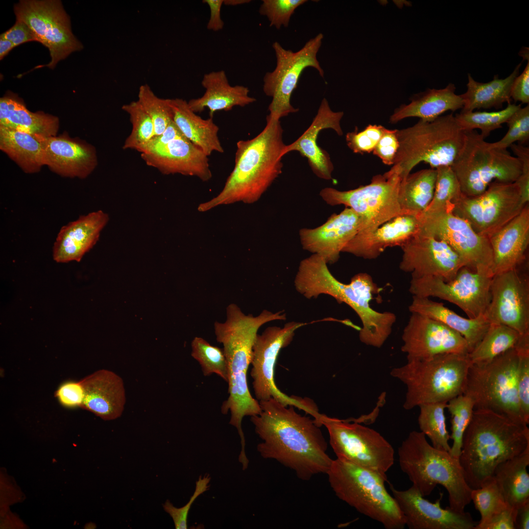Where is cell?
Returning a JSON list of instances; mask_svg holds the SVG:
<instances>
[{
    "instance_id": "6da1fadb",
    "label": "cell",
    "mask_w": 529,
    "mask_h": 529,
    "mask_svg": "<svg viewBox=\"0 0 529 529\" xmlns=\"http://www.w3.org/2000/svg\"><path fill=\"white\" fill-rule=\"evenodd\" d=\"M261 411L250 417L262 441L257 449L262 457L276 460L303 481L326 474L333 462L327 443L314 419L298 413L271 398L259 402Z\"/></svg>"
},
{
    "instance_id": "7a4b0ae2",
    "label": "cell",
    "mask_w": 529,
    "mask_h": 529,
    "mask_svg": "<svg viewBox=\"0 0 529 529\" xmlns=\"http://www.w3.org/2000/svg\"><path fill=\"white\" fill-rule=\"evenodd\" d=\"M265 127L252 139L237 143L235 166L222 190L199 205L200 212L237 202L252 204L260 199L281 174L286 145L280 120L266 116Z\"/></svg>"
},
{
    "instance_id": "3957f363",
    "label": "cell",
    "mask_w": 529,
    "mask_h": 529,
    "mask_svg": "<svg viewBox=\"0 0 529 529\" xmlns=\"http://www.w3.org/2000/svg\"><path fill=\"white\" fill-rule=\"evenodd\" d=\"M294 286L296 290L308 299L325 294L349 306L361 322L359 338L366 345L381 347L392 332L396 316L393 313L379 312L371 307L370 301L379 289L367 273L357 274L349 284L342 283L332 275L322 257L313 254L300 262Z\"/></svg>"
},
{
    "instance_id": "277c9868",
    "label": "cell",
    "mask_w": 529,
    "mask_h": 529,
    "mask_svg": "<svg viewBox=\"0 0 529 529\" xmlns=\"http://www.w3.org/2000/svg\"><path fill=\"white\" fill-rule=\"evenodd\" d=\"M528 447V425L490 410L474 409L458 458L468 485L472 489L480 487L499 464Z\"/></svg>"
},
{
    "instance_id": "5b68a950",
    "label": "cell",
    "mask_w": 529,
    "mask_h": 529,
    "mask_svg": "<svg viewBox=\"0 0 529 529\" xmlns=\"http://www.w3.org/2000/svg\"><path fill=\"white\" fill-rule=\"evenodd\" d=\"M398 454L401 470L423 497L441 485L448 494L449 506L465 511L471 502L472 489L466 481L458 458L434 448L423 433L415 431L410 432L402 442Z\"/></svg>"
},
{
    "instance_id": "8992f818",
    "label": "cell",
    "mask_w": 529,
    "mask_h": 529,
    "mask_svg": "<svg viewBox=\"0 0 529 529\" xmlns=\"http://www.w3.org/2000/svg\"><path fill=\"white\" fill-rule=\"evenodd\" d=\"M396 133L399 146L391 169L402 179L421 162L434 169L451 167L465 141V131L453 113L430 121L420 120L411 126L397 129Z\"/></svg>"
},
{
    "instance_id": "52a82bcc",
    "label": "cell",
    "mask_w": 529,
    "mask_h": 529,
    "mask_svg": "<svg viewBox=\"0 0 529 529\" xmlns=\"http://www.w3.org/2000/svg\"><path fill=\"white\" fill-rule=\"evenodd\" d=\"M470 364L468 354L446 353L407 361L392 368L390 374L406 385L403 408L410 410L463 394Z\"/></svg>"
},
{
    "instance_id": "ba28073f",
    "label": "cell",
    "mask_w": 529,
    "mask_h": 529,
    "mask_svg": "<svg viewBox=\"0 0 529 529\" xmlns=\"http://www.w3.org/2000/svg\"><path fill=\"white\" fill-rule=\"evenodd\" d=\"M336 496L386 529H403L405 517L385 485L387 481L372 471L337 458L327 472Z\"/></svg>"
},
{
    "instance_id": "9c48e42d",
    "label": "cell",
    "mask_w": 529,
    "mask_h": 529,
    "mask_svg": "<svg viewBox=\"0 0 529 529\" xmlns=\"http://www.w3.org/2000/svg\"><path fill=\"white\" fill-rule=\"evenodd\" d=\"M518 356L512 348L488 362L471 364L463 394L474 409H488L527 425L520 410L516 386Z\"/></svg>"
},
{
    "instance_id": "30bf717a",
    "label": "cell",
    "mask_w": 529,
    "mask_h": 529,
    "mask_svg": "<svg viewBox=\"0 0 529 529\" xmlns=\"http://www.w3.org/2000/svg\"><path fill=\"white\" fill-rule=\"evenodd\" d=\"M465 133L463 147L451 166L463 194L480 195L494 181L515 182L522 170L516 157L507 149L491 147L475 130Z\"/></svg>"
},
{
    "instance_id": "8fae6325",
    "label": "cell",
    "mask_w": 529,
    "mask_h": 529,
    "mask_svg": "<svg viewBox=\"0 0 529 529\" xmlns=\"http://www.w3.org/2000/svg\"><path fill=\"white\" fill-rule=\"evenodd\" d=\"M401 180L390 169L383 174L374 176L367 185L345 191L325 188L320 195L330 205L342 204L353 209L361 220L358 233H367L398 216L404 215L398 200Z\"/></svg>"
},
{
    "instance_id": "7c38bea8",
    "label": "cell",
    "mask_w": 529,
    "mask_h": 529,
    "mask_svg": "<svg viewBox=\"0 0 529 529\" xmlns=\"http://www.w3.org/2000/svg\"><path fill=\"white\" fill-rule=\"evenodd\" d=\"M320 423L328 430L337 458L375 472L387 481L386 473L394 463L395 452L379 433L354 419L341 420L324 414Z\"/></svg>"
},
{
    "instance_id": "4fadbf2b",
    "label": "cell",
    "mask_w": 529,
    "mask_h": 529,
    "mask_svg": "<svg viewBox=\"0 0 529 529\" xmlns=\"http://www.w3.org/2000/svg\"><path fill=\"white\" fill-rule=\"evenodd\" d=\"M305 324L291 321L283 328L268 327L262 334H258L253 347L250 375L255 398L259 402L272 398L285 406H292L315 417L319 411L313 400L286 395L277 387L274 380L275 366L280 351L290 344L295 331Z\"/></svg>"
},
{
    "instance_id": "5bb4252c",
    "label": "cell",
    "mask_w": 529,
    "mask_h": 529,
    "mask_svg": "<svg viewBox=\"0 0 529 529\" xmlns=\"http://www.w3.org/2000/svg\"><path fill=\"white\" fill-rule=\"evenodd\" d=\"M323 39V35L320 33L296 52L285 49L277 42L273 44L276 66L272 72H266L263 79V91L267 96L272 97L268 108L269 116L280 120L298 111V109L291 105L290 98L306 68L315 69L324 77V71L317 59Z\"/></svg>"
},
{
    "instance_id": "9a60e30c",
    "label": "cell",
    "mask_w": 529,
    "mask_h": 529,
    "mask_svg": "<svg viewBox=\"0 0 529 529\" xmlns=\"http://www.w3.org/2000/svg\"><path fill=\"white\" fill-rule=\"evenodd\" d=\"M452 204L454 215L466 220L477 233L488 238L520 214L526 205L515 182L497 181L492 182L481 194H462Z\"/></svg>"
},
{
    "instance_id": "2e32d148",
    "label": "cell",
    "mask_w": 529,
    "mask_h": 529,
    "mask_svg": "<svg viewBox=\"0 0 529 529\" xmlns=\"http://www.w3.org/2000/svg\"><path fill=\"white\" fill-rule=\"evenodd\" d=\"M453 204L417 216L418 233L447 243L471 270H492L493 253L487 237L477 233L465 219L453 213Z\"/></svg>"
},
{
    "instance_id": "e0dca14e",
    "label": "cell",
    "mask_w": 529,
    "mask_h": 529,
    "mask_svg": "<svg viewBox=\"0 0 529 529\" xmlns=\"http://www.w3.org/2000/svg\"><path fill=\"white\" fill-rule=\"evenodd\" d=\"M493 276L490 269L473 270L463 266L450 281L436 276L412 278L409 291L413 296L447 301L460 308L468 318H475L483 314L489 304Z\"/></svg>"
},
{
    "instance_id": "ac0fdd59",
    "label": "cell",
    "mask_w": 529,
    "mask_h": 529,
    "mask_svg": "<svg viewBox=\"0 0 529 529\" xmlns=\"http://www.w3.org/2000/svg\"><path fill=\"white\" fill-rule=\"evenodd\" d=\"M14 9L16 19L25 23L37 42L48 49L51 61L44 66L53 69L59 61L83 48L72 32L70 18L61 1L22 0Z\"/></svg>"
},
{
    "instance_id": "d6986e66",
    "label": "cell",
    "mask_w": 529,
    "mask_h": 529,
    "mask_svg": "<svg viewBox=\"0 0 529 529\" xmlns=\"http://www.w3.org/2000/svg\"><path fill=\"white\" fill-rule=\"evenodd\" d=\"M483 315L490 324H502L521 335L529 334V280L518 268L494 275L491 299Z\"/></svg>"
},
{
    "instance_id": "ffe728a7",
    "label": "cell",
    "mask_w": 529,
    "mask_h": 529,
    "mask_svg": "<svg viewBox=\"0 0 529 529\" xmlns=\"http://www.w3.org/2000/svg\"><path fill=\"white\" fill-rule=\"evenodd\" d=\"M401 351L408 361L428 359L446 353L467 354L465 338L441 322L416 313H411L405 327Z\"/></svg>"
},
{
    "instance_id": "44dd1931",
    "label": "cell",
    "mask_w": 529,
    "mask_h": 529,
    "mask_svg": "<svg viewBox=\"0 0 529 529\" xmlns=\"http://www.w3.org/2000/svg\"><path fill=\"white\" fill-rule=\"evenodd\" d=\"M401 270L412 278L436 276L445 281L453 279L464 264L445 242L417 233L402 246Z\"/></svg>"
},
{
    "instance_id": "7402d4cb",
    "label": "cell",
    "mask_w": 529,
    "mask_h": 529,
    "mask_svg": "<svg viewBox=\"0 0 529 529\" xmlns=\"http://www.w3.org/2000/svg\"><path fill=\"white\" fill-rule=\"evenodd\" d=\"M390 489L409 529H475L478 522L470 513L441 506L442 495L435 503L424 498L414 487Z\"/></svg>"
},
{
    "instance_id": "603a6c76",
    "label": "cell",
    "mask_w": 529,
    "mask_h": 529,
    "mask_svg": "<svg viewBox=\"0 0 529 529\" xmlns=\"http://www.w3.org/2000/svg\"><path fill=\"white\" fill-rule=\"evenodd\" d=\"M361 227L360 216L350 208L332 215L322 225L299 231L304 249L322 257L327 264H334L340 252L358 233Z\"/></svg>"
},
{
    "instance_id": "cb8c5ba5",
    "label": "cell",
    "mask_w": 529,
    "mask_h": 529,
    "mask_svg": "<svg viewBox=\"0 0 529 529\" xmlns=\"http://www.w3.org/2000/svg\"><path fill=\"white\" fill-rule=\"evenodd\" d=\"M43 150L44 165L59 175L84 179L97 165L96 148L64 132L58 136L36 137Z\"/></svg>"
},
{
    "instance_id": "d4e9b609",
    "label": "cell",
    "mask_w": 529,
    "mask_h": 529,
    "mask_svg": "<svg viewBox=\"0 0 529 529\" xmlns=\"http://www.w3.org/2000/svg\"><path fill=\"white\" fill-rule=\"evenodd\" d=\"M141 157L147 165L164 174L192 176L203 182L212 177L208 156L186 138L141 153Z\"/></svg>"
},
{
    "instance_id": "484cf974",
    "label": "cell",
    "mask_w": 529,
    "mask_h": 529,
    "mask_svg": "<svg viewBox=\"0 0 529 529\" xmlns=\"http://www.w3.org/2000/svg\"><path fill=\"white\" fill-rule=\"evenodd\" d=\"M343 114L342 111H332L327 99L324 98L309 128L293 143L286 145L283 155L293 151H298L307 159L317 176L325 180L331 179L333 164L328 153L318 145L317 140L320 132L325 129H332L342 136L340 120Z\"/></svg>"
},
{
    "instance_id": "4316f807",
    "label": "cell",
    "mask_w": 529,
    "mask_h": 529,
    "mask_svg": "<svg viewBox=\"0 0 529 529\" xmlns=\"http://www.w3.org/2000/svg\"><path fill=\"white\" fill-rule=\"evenodd\" d=\"M109 220L102 211L80 216L63 226L53 247V258L57 263L80 262L97 241L100 232Z\"/></svg>"
},
{
    "instance_id": "83f0119b",
    "label": "cell",
    "mask_w": 529,
    "mask_h": 529,
    "mask_svg": "<svg viewBox=\"0 0 529 529\" xmlns=\"http://www.w3.org/2000/svg\"><path fill=\"white\" fill-rule=\"evenodd\" d=\"M418 230L417 216H399L372 232L358 233L342 252L365 259H376L387 247H401L414 236Z\"/></svg>"
},
{
    "instance_id": "f1b7e54d",
    "label": "cell",
    "mask_w": 529,
    "mask_h": 529,
    "mask_svg": "<svg viewBox=\"0 0 529 529\" xmlns=\"http://www.w3.org/2000/svg\"><path fill=\"white\" fill-rule=\"evenodd\" d=\"M84 391L81 408L104 420L120 417L125 403L122 379L114 372L98 370L80 381Z\"/></svg>"
},
{
    "instance_id": "f546056e",
    "label": "cell",
    "mask_w": 529,
    "mask_h": 529,
    "mask_svg": "<svg viewBox=\"0 0 529 529\" xmlns=\"http://www.w3.org/2000/svg\"><path fill=\"white\" fill-rule=\"evenodd\" d=\"M494 275L518 268L529 244V208L526 204L516 216L489 238Z\"/></svg>"
},
{
    "instance_id": "4dcf8cb0",
    "label": "cell",
    "mask_w": 529,
    "mask_h": 529,
    "mask_svg": "<svg viewBox=\"0 0 529 529\" xmlns=\"http://www.w3.org/2000/svg\"><path fill=\"white\" fill-rule=\"evenodd\" d=\"M201 84L205 89L200 97L190 99L188 105L194 113H201L205 108L209 110L210 118L218 111H229L235 106L244 107L256 99L249 95V89L242 85L231 86L225 72L223 71L205 73Z\"/></svg>"
},
{
    "instance_id": "1f68e13d",
    "label": "cell",
    "mask_w": 529,
    "mask_h": 529,
    "mask_svg": "<svg viewBox=\"0 0 529 529\" xmlns=\"http://www.w3.org/2000/svg\"><path fill=\"white\" fill-rule=\"evenodd\" d=\"M456 89L454 84L450 83L443 89H428L414 95L409 103L402 104L394 110L389 122L395 123L410 117L430 121L448 111L454 112L462 109L463 102L460 96L455 94Z\"/></svg>"
},
{
    "instance_id": "d6a6232c",
    "label": "cell",
    "mask_w": 529,
    "mask_h": 529,
    "mask_svg": "<svg viewBox=\"0 0 529 529\" xmlns=\"http://www.w3.org/2000/svg\"><path fill=\"white\" fill-rule=\"evenodd\" d=\"M409 310L411 313H418L438 321L460 334L466 340L469 352L479 343L490 325L483 314L475 318H465L443 303L427 297L413 296Z\"/></svg>"
},
{
    "instance_id": "836d02e7",
    "label": "cell",
    "mask_w": 529,
    "mask_h": 529,
    "mask_svg": "<svg viewBox=\"0 0 529 529\" xmlns=\"http://www.w3.org/2000/svg\"><path fill=\"white\" fill-rule=\"evenodd\" d=\"M0 125L35 137L56 135L58 118L43 112H32L23 101L9 93L0 98Z\"/></svg>"
},
{
    "instance_id": "e575fe53",
    "label": "cell",
    "mask_w": 529,
    "mask_h": 529,
    "mask_svg": "<svg viewBox=\"0 0 529 529\" xmlns=\"http://www.w3.org/2000/svg\"><path fill=\"white\" fill-rule=\"evenodd\" d=\"M173 120L184 136L207 156L213 152L222 153L224 149L218 137L219 127L212 118L203 119L192 111L187 101L169 99Z\"/></svg>"
},
{
    "instance_id": "d590c367",
    "label": "cell",
    "mask_w": 529,
    "mask_h": 529,
    "mask_svg": "<svg viewBox=\"0 0 529 529\" xmlns=\"http://www.w3.org/2000/svg\"><path fill=\"white\" fill-rule=\"evenodd\" d=\"M529 447L520 454L499 464L492 477L506 503L515 509L529 501Z\"/></svg>"
},
{
    "instance_id": "8d00e7d4",
    "label": "cell",
    "mask_w": 529,
    "mask_h": 529,
    "mask_svg": "<svg viewBox=\"0 0 529 529\" xmlns=\"http://www.w3.org/2000/svg\"><path fill=\"white\" fill-rule=\"evenodd\" d=\"M521 65L519 64L505 78L499 79L498 75H495L493 79L487 83L477 82L468 73L467 91L460 95L463 102L461 111H473L481 108L500 109L504 103H510L511 86L517 76Z\"/></svg>"
},
{
    "instance_id": "74e56055",
    "label": "cell",
    "mask_w": 529,
    "mask_h": 529,
    "mask_svg": "<svg viewBox=\"0 0 529 529\" xmlns=\"http://www.w3.org/2000/svg\"><path fill=\"white\" fill-rule=\"evenodd\" d=\"M0 149L25 173L37 172L44 166L41 144L31 134L0 125Z\"/></svg>"
},
{
    "instance_id": "f35d334b",
    "label": "cell",
    "mask_w": 529,
    "mask_h": 529,
    "mask_svg": "<svg viewBox=\"0 0 529 529\" xmlns=\"http://www.w3.org/2000/svg\"><path fill=\"white\" fill-rule=\"evenodd\" d=\"M436 170H419L402 179L398 200L404 215L418 216L425 211L434 194Z\"/></svg>"
},
{
    "instance_id": "ab89813d",
    "label": "cell",
    "mask_w": 529,
    "mask_h": 529,
    "mask_svg": "<svg viewBox=\"0 0 529 529\" xmlns=\"http://www.w3.org/2000/svg\"><path fill=\"white\" fill-rule=\"evenodd\" d=\"M520 336L507 326L490 324L482 339L468 354L471 364L488 362L514 348Z\"/></svg>"
},
{
    "instance_id": "60d3db41",
    "label": "cell",
    "mask_w": 529,
    "mask_h": 529,
    "mask_svg": "<svg viewBox=\"0 0 529 529\" xmlns=\"http://www.w3.org/2000/svg\"><path fill=\"white\" fill-rule=\"evenodd\" d=\"M448 402L424 404L419 406L418 423L420 432L434 448L450 452V434L447 431L445 409Z\"/></svg>"
},
{
    "instance_id": "b9f144b4",
    "label": "cell",
    "mask_w": 529,
    "mask_h": 529,
    "mask_svg": "<svg viewBox=\"0 0 529 529\" xmlns=\"http://www.w3.org/2000/svg\"><path fill=\"white\" fill-rule=\"evenodd\" d=\"M521 107V105L508 104L501 110L494 112H460L455 118L461 129L464 131L481 130L480 134L484 138L488 137L491 132L502 127L511 116Z\"/></svg>"
},
{
    "instance_id": "7bdbcfd3",
    "label": "cell",
    "mask_w": 529,
    "mask_h": 529,
    "mask_svg": "<svg viewBox=\"0 0 529 529\" xmlns=\"http://www.w3.org/2000/svg\"><path fill=\"white\" fill-rule=\"evenodd\" d=\"M471 498L481 515L480 521L475 529H481L493 516L509 506L493 477L484 482L480 487L472 489Z\"/></svg>"
},
{
    "instance_id": "ee69618b",
    "label": "cell",
    "mask_w": 529,
    "mask_h": 529,
    "mask_svg": "<svg viewBox=\"0 0 529 529\" xmlns=\"http://www.w3.org/2000/svg\"><path fill=\"white\" fill-rule=\"evenodd\" d=\"M191 347V355L200 364L205 376L216 374L228 382V363L223 349L197 337L192 340Z\"/></svg>"
},
{
    "instance_id": "f6af8a7d",
    "label": "cell",
    "mask_w": 529,
    "mask_h": 529,
    "mask_svg": "<svg viewBox=\"0 0 529 529\" xmlns=\"http://www.w3.org/2000/svg\"><path fill=\"white\" fill-rule=\"evenodd\" d=\"M446 409L451 415V433L450 436L453 444L450 453L458 458L463 436L472 417L474 403L470 398L461 394L449 401Z\"/></svg>"
},
{
    "instance_id": "bcb514c9",
    "label": "cell",
    "mask_w": 529,
    "mask_h": 529,
    "mask_svg": "<svg viewBox=\"0 0 529 529\" xmlns=\"http://www.w3.org/2000/svg\"><path fill=\"white\" fill-rule=\"evenodd\" d=\"M121 109L129 114L132 124V130L122 147L140 152L154 136L153 123L138 100L124 104Z\"/></svg>"
},
{
    "instance_id": "7dc6e473",
    "label": "cell",
    "mask_w": 529,
    "mask_h": 529,
    "mask_svg": "<svg viewBox=\"0 0 529 529\" xmlns=\"http://www.w3.org/2000/svg\"><path fill=\"white\" fill-rule=\"evenodd\" d=\"M138 101L152 120L154 136L162 134L173 120L169 99L158 97L147 84H144L139 88Z\"/></svg>"
},
{
    "instance_id": "c3c4849f",
    "label": "cell",
    "mask_w": 529,
    "mask_h": 529,
    "mask_svg": "<svg viewBox=\"0 0 529 529\" xmlns=\"http://www.w3.org/2000/svg\"><path fill=\"white\" fill-rule=\"evenodd\" d=\"M436 179L433 199L425 212L445 209L462 194L458 181L451 166L436 168Z\"/></svg>"
},
{
    "instance_id": "681fc988",
    "label": "cell",
    "mask_w": 529,
    "mask_h": 529,
    "mask_svg": "<svg viewBox=\"0 0 529 529\" xmlns=\"http://www.w3.org/2000/svg\"><path fill=\"white\" fill-rule=\"evenodd\" d=\"M518 362L516 386L521 412L526 423H529V334L521 335L515 346Z\"/></svg>"
},
{
    "instance_id": "f907efd6",
    "label": "cell",
    "mask_w": 529,
    "mask_h": 529,
    "mask_svg": "<svg viewBox=\"0 0 529 529\" xmlns=\"http://www.w3.org/2000/svg\"><path fill=\"white\" fill-rule=\"evenodd\" d=\"M506 123L508 127L506 133L499 141L489 143L491 147L507 149L516 142L522 145L527 143L529 140V105L514 113Z\"/></svg>"
},
{
    "instance_id": "816d5d0a",
    "label": "cell",
    "mask_w": 529,
    "mask_h": 529,
    "mask_svg": "<svg viewBox=\"0 0 529 529\" xmlns=\"http://www.w3.org/2000/svg\"><path fill=\"white\" fill-rule=\"evenodd\" d=\"M306 0H263L259 9L261 15L268 18L270 26L279 29L287 27L295 9Z\"/></svg>"
},
{
    "instance_id": "f5cc1de1",
    "label": "cell",
    "mask_w": 529,
    "mask_h": 529,
    "mask_svg": "<svg viewBox=\"0 0 529 529\" xmlns=\"http://www.w3.org/2000/svg\"><path fill=\"white\" fill-rule=\"evenodd\" d=\"M386 128L381 125L369 124L363 130L358 129L347 133V145L353 152L363 154L373 152Z\"/></svg>"
},
{
    "instance_id": "db71d44e",
    "label": "cell",
    "mask_w": 529,
    "mask_h": 529,
    "mask_svg": "<svg viewBox=\"0 0 529 529\" xmlns=\"http://www.w3.org/2000/svg\"><path fill=\"white\" fill-rule=\"evenodd\" d=\"M210 481L211 477L208 474L199 476L195 482V488L193 495L184 506L176 507L168 500L163 505L165 511L172 518L176 529L188 528L187 520L190 509L195 500L209 489Z\"/></svg>"
},
{
    "instance_id": "11a10c76",
    "label": "cell",
    "mask_w": 529,
    "mask_h": 529,
    "mask_svg": "<svg viewBox=\"0 0 529 529\" xmlns=\"http://www.w3.org/2000/svg\"><path fill=\"white\" fill-rule=\"evenodd\" d=\"M509 147L522 165L521 173L515 183L520 189L523 202L527 204L529 201V148L515 144Z\"/></svg>"
},
{
    "instance_id": "9f6ffc18",
    "label": "cell",
    "mask_w": 529,
    "mask_h": 529,
    "mask_svg": "<svg viewBox=\"0 0 529 529\" xmlns=\"http://www.w3.org/2000/svg\"><path fill=\"white\" fill-rule=\"evenodd\" d=\"M55 396L65 407L80 408L84 397V389L80 381H68L59 386L55 392Z\"/></svg>"
},
{
    "instance_id": "6f0895ef",
    "label": "cell",
    "mask_w": 529,
    "mask_h": 529,
    "mask_svg": "<svg viewBox=\"0 0 529 529\" xmlns=\"http://www.w3.org/2000/svg\"><path fill=\"white\" fill-rule=\"evenodd\" d=\"M396 131L386 128L373 151L385 165H393L399 146Z\"/></svg>"
},
{
    "instance_id": "680465c9",
    "label": "cell",
    "mask_w": 529,
    "mask_h": 529,
    "mask_svg": "<svg viewBox=\"0 0 529 529\" xmlns=\"http://www.w3.org/2000/svg\"><path fill=\"white\" fill-rule=\"evenodd\" d=\"M0 37L9 40L15 47L28 42L37 41L31 28L23 21L18 19L14 25L2 33Z\"/></svg>"
},
{
    "instance_id": "91938a15",
    "label": "cell",
    "mask_w": 529,
    "mask_h": 529,
    "mask_svg": "<svg viewBox=\"0 0 529 529\" xmlns=\"http://www.w3.org/2000/svg\"><path fill=\"white\" fill-rule=\"evenodd\" d=\"M510 96L515 101L529 103V62L522 73L514 79L511 86Z\"/></svg>"
},
{
    "instance_id": "94428289",
    "label": "cell",
    "mask_w": 529,
    "mask_h": 529,
    "mask_svg": "<svg viewBox=\"0 0 529 529\" xmlns=\"http://www.w3.org/2000/svg\"><path fill=\"white\" fill-rule=\"evenodd\" d=\"M180 138L186 137L172 120L162 134L155 136L150 139L140 153L164 146L173 140Z\"/></svg>"
},
{
    "instance_id": "6125c7cd",
    "label": "cell",
    "mask_w": 529,
    "mask_h": 529,
    "mask_svg": "<svg viewBox=\"0 0 529 529\" xmlns=\"http://www.w3.org/2000/svg\"><path fill=\"white\" fill-rule=\"evenodd\" d=\"M516 510L508 506L493 516L481 529H515Z\"/></svg>"
},
{
    "instance_id": "be15d7a7",
    "label": "cell",
    "mask_w": 529,
    "mask_h": 529,
    "mask_svg": "<svg viewBox=\"0 0 529 529\" xmlns=\"http://www.w3.org/2000/svg\"><path fill=\"white\" fill-rule=\"evenodd\" d=\"M202 2L207 4L210 9V15L207 24V29L214 31L221 30L224 26V22L220 15L223 0H203Z\"/></svg>"
},
{
    "instance_id": "e7e4bbea",
    "label": "cell",
    "mask_w": 529,
    "mask_h": 529,
    "mask_svg": "<svg viewBox=\"0 0 529 529\" xmlns=\"http://www.w3.org/2000/svg\"><path fill=\"white\" fill-rule=\"evenodd\" d=\"M515 527V529H529V501L516 508Z\"/></svg>"
},
{
    "instance_id": "03108f58",
    "label": "cell",
    "mask_w": 529,
    "mask_h": 529,
    "mask_svg": "<svg viewBox=\"0 0 529 529\" xmlns=\"http://www.w3.org/2000/svg\"><path fill=\"white\" fill-rule=\"evenodd\" d=\"M15 47L9 40L0 38V59H2Z\"/></svg>"
},
{
    "instance_id": "003e7915",
    "label": "cell",
    "mask_w": 529,
    "mask_h": 529,
    "mask_svg": "<svg viewBox=\"0 0 529 529\" xmlns=\"http://www.w3.org/2000/svg\"><path fill=\"white\" fill-rule=\"evenodd\" d=\"M249 0H223V4L228 6H236L249 3Z\"/></svg>"
}]
</instances>
